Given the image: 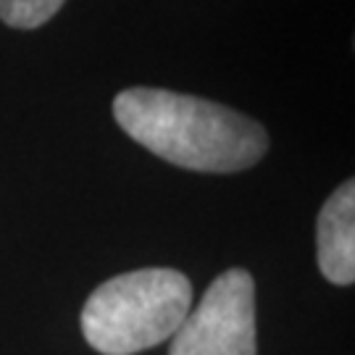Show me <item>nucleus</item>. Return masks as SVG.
Returning <instances> with one entry per match:
<instances>
[{
	"label": "nucleus",
	"instance_id": "obj_1",
	"mask_svg": "<svg viewBox=\"0 0 355 355\" xmlns=\"http://www.w3.org/2000/svg\"><path fill=\"white\" fill-rule=\"evenodd\" d=\"M114 119L142 148L190 171L232 174L255 166L268 150L266 129L255 119L171 89L119 92Z\"/></svg>",
	"mask_w": 355,
	"mask_h": 355
},
{
	"label": "nucleus",
	"instance_id": "obj_3",
	"mask_svg": "<svg viewBox=\"0 0 355 355\" xmlns=\"http://www.w3.org/2000/svg\"><path fill=\"white\" fill-rule=\"evenodd\" d=\"M168 355H255V282L229 268L211 282L171 337Z\"/></svg>",
	"mask_w": 355,
	"mask_h": 355
},
{
	"label": "nucleus",
	"instance_id": "obj_5",
	"mask_svg": "<svg viewBox=\"0 0 355 355\" xmlns=\"http://www.w3.org/2000/svg\"><path fill=\"white\" fill-rule=\"evenodd\" d=\"M66 0H0V19L13 29H37L61 11Z\"/></svg>",
	"mask_w": 355,
	"mask_h": 355
},
{
	"label": "nucleus",
	"instance_id": "obj_4",
	"mask_svg": "<svg viewBox=\"0 0 355 355\" xmlns=\"http://www.w3.org/2000/svg\"><path fill=\"white\" fill-rule=\"evenodd\" d=\"M318 268L331 284L355 282V184L347 179L329 195L316 224Z\"/></svg>",
	"mask_w": 355,
	"mask_h": 355
},
{
	"label": "nucleus",
	"instance_id": "obj_2",
	"mask_svg": "<svg viewBox=\"0 0 355 355\" xmlns=\"http://www.w3.org/2000/svg\"><path fill=\"white\" fill-rule=\"evenodd\" d=\"M192 308L190 279L140 268L103 282L82 308V334L103 355H135L174 337Z\"/></svg>",
	"mask_w": 355,
	"mask_h": 355
}]
</instances>
